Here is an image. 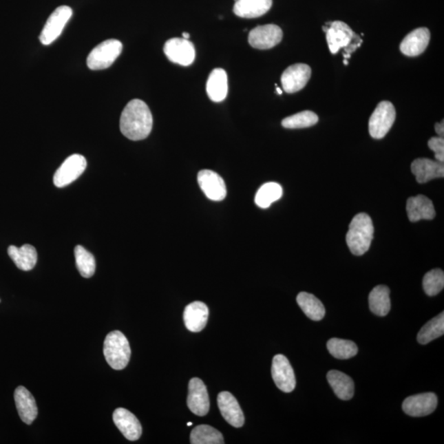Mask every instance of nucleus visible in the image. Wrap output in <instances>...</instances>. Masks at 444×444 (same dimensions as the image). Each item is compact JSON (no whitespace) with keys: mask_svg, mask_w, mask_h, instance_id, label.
I'll use <instances>...</instances> for the list:
<instances>
[{"mask_svg":"<svg viewBox=\"0 0 444 444\" xmlns=\"http://www.w3.org/2000/svg\"><path fill=\"white\" fill-rule=\"evenodd\" d=\"M154 118L147 105L135 99L127 104L120 117V131L127 138L133 141L142 140L148 137L152 129Z\"/></svg>","mask_w":444,"mask_h":444,"instance_id":"1","label":"nucleus"},{"mask_svg":"<svg viewBox=\"0 0 444 444\" xmlns=\"http://www.w3.org/2000/svg\"><path fill=\"white\" fill-rule=\"evenodd\" d=\"M374 228L370 215L359 213L355 215L346 234V244L354 255L361 256L370 247Z\"/></svg>","mask_w":444,"mask_h":444,"instance_id":"2","label":"nucleus"},{"mask_svg":"<svg viewBox=\"0 0 444 444\" xmlns=\"http://www.w3.org/2000/svg\"><path fill=\"white\" fill-rule=\"evenodd\" d=\"M104 355L108 365L116 370H124L131 357L129 342L120 331L109 332L104 341Z\"/></svg>","mask_w":444,"mask_h":444,"instance_id":"3","label":"nucleus"},{"mask_svg":"<svg viewBox=\"0 0 444 444\" xmlns=\"http://www.w3.org/2000/svg\"><path fill=\"white\" fill-rule=\"evenodd\" d=\"M123 45L120 41L111 39L101 42L92 50L87 65L92 70H101L111 67L120 56Z\"/></svg>","mask_w":444,"mask_h":444,"instance_id":"4","label":"nucleus"},{"mask_svg":"<svg viewBox=\"0 0 444 444\" xmlns=\"http://www.w3.org/2000/svg\"><path fill=\"white\" fill-rule=\"evenodd\" d=\"M396 120V109L390 101H381L376 107L369 121L372 138L381 139L391 129Z\"/></svg>","mask_w":444,"mask_h":444,"instance_id":"5","label":"nucleus"},{"mask_svg":"<svg viewBox=\"0 0 444 444\" xmlns=\"http://www.w3.org/2000/svg\"><path fill=\"white\" fill-rule=\"evenodd\" d=\"M87 160L83 156L74 154L67 158L54 176V184L58 188H65L78 179L85 171Z\"/></svg>","mask_w":444,"mask_h":444,"instance_id":"6","label":"nucleus"},{"mask_svg":"<svg viewBox=\"0 0 444 444\" xmlns=\"http://www.w3.org/2000/svg\"><path fill=\"white\" fill-rule=\"evenodd\" d=\"M73 15V10L69 6H61L54 10L49 17L40 35L42 44L48 45L61 36L65 25Z\"/></svg>","mask_w":444,"mask_h":444,"instance_id":"7","label":"nucleus"},{"mask_svg":"<svg viewBox=\"0 0 444 444\" xmlns=\"http://www.w3.org/2000/svg\"><path fill=\"white\" fill-rule=\"evenodd\" d=\"M323 29L326 32L328 47L332 54H337L341 48L348 47L357 36L348 24L341 21L330 23Z\"/></svg>","mask_w":444,"mask_h":444,"instance_id":"8","label":"nucleus"},{"mask_svg":"<svg viewBox=\"0 0 444 444\" xmlns=\"http://www.w3.org/2000/svg\"><path fill=\"white\" fill-rule=\"evenodd\" d=\"M164 52L171 62L182 66L192 65L196 54L192 42L184 38H172L167 41Z\"/></svg>","mask_w":444,"mask_h":444,"instance_id":"9","label":"nucleus"},{"mask_svg":"<svg viewBox=\"0 0 444 444\" xmlns=\"http://www.w3.org/2000/svg\"><path fill=\"white\" fill-rule=\"evenodd\" d=\"M282 37V30L277 25H264L251 30L249 35V43L255 49L268 50L280 43Z\"/></svg>","mask_w":444,"mask_h":444,"instance_id":"10","label":"nucleus"},{"mask_svg":"<svg viewBox=\"0 0 444 444\" xmlns=\"http://www.w3.org/2000/svg\"><path fill=\"white\" fill-rule=\"evenodd\" d=\"M272 376L275 384L284 392H291L296 385L295 372L285 355H275L273 359Z\"/></svg>","mask_w":444,"mask_h":444,"instance_id":"11","label":"nucleus"},{"mask_svg":"<svg viewBox=\"0 0 444 444\" xmlns=\"http://www.w3.org/2000/svg\"><path fill=\"white\" fill-rule=\"evenodd\" d=\"M311 77V67L306 63H295L284 71L282 75V87L286 93L297 92L304 87Z\"/></svg>","mask_w":444,"mask_h":444,"instance_id":"12","label":"nucleus"},{"mask_svg":"<svg viewBox=\"0 0 444 444\" xmlns=\"http://www.w3.org/2000/svg\"><path fill=\"white\" fill-rule=\"evenodd\" d=\"M437 405V396L433 392H426L408 397L403 401V409L410 416L421 417L433 413Z\"/></svg>","mask_w":444,"mask_h":444,"instance_id":"13","label":"nucleus"},{"mask_svg":"<svg viewBox=\"0 0 444 444\" xmlns=\"http://www.w3.org/2000/svg\"><path fill=\"white\" fill-rule=\"evenodd\" d=\"M187 403L190 411L198 416H204L209 413V395L204 383L200 379L190 380Z\"/></svg>","mask_w":444,"mask_h":444,"instance_id":"14","label":"nucleus"},{"mask_svg":"<svg viewBox=\"0 0 444 444\" xmlns=\"http://www.w3.org/2000/svg\"><path fill=\"white\" fill-rule=\"evenodd\" d=\"M198 182L202 191L211 201H222L226 197L225 181L218 173L202 170L198 175Z\"/></svg>","mask_w":444,"mask_h":444,"instance_id":"15","label":"nucleus"},{"mask_svg":"<svg viewBox=\"0 0 444 444\" xmlns=\"http://www.w3.org/2000/svg\"><path fill=\"white\" fill-rule=\"evenodd\" d=\"M113 421L117 428L130 441H136L141 437L142 425L138 418L125 408H117L113 414Z\"/></svg>","mask_w":444,"mask_h":444,"instance_id":"16","label":"nucleus"},{"mask_svg":"<svg viewBox=\"0 0 444 444\" xmlns=\"http://www.w3.org/2000/svg\"><path fill=\"white\" fill-rule=\"evenodd\" d=\"M220 411L225 420L235 428H240L244 424V416L235 397L229 392H220L218 397Z\"/></svg>","mask_w":444,"mask_h":444,"instance_id":"17","label":"nucleus"},{"mask_svg":"<svg viewBox=\"0 0 444 444\" xmlns=\"http://www.w3.org/2000/svg\"><path fill=\"white\" fill-rule=\"evenodd\" d=\"M430 40V32L428 28H421L414 30L401 41V52L405 56L410 57L420 56L429 45Z\"/></svg>","mask_w":444,"mask_h":444,"instance_id":"18","label":"nucleus"},{"mask_svg":"<svg viewBox=\"0 0 444 444\" xmlns=\"http://www.w3.org/2000/svg\"><path fill=\"white\" fill-rule=\"evenodd\" d=\"M14 400L21 420L25 424L32 425L38 414L36 400L32 393L26 388L19 386L15 389Z\"/></svg>","mask_w":444,"mask_h":444,"instance_id":"19","label":"nucleus"},{"mask_svg":"<svg viewBox=\"0 0 444 444\" xmlns=\"http://www.w3.org/2000/svg\"><path fill=\"white\" fill-rule=\"evenodd\" d=\"M412 171L418 183L425 184L431 180L443 178L444 166L443 162L437 160L419 158L412 162Z\"/></svg>","mask_w":444,"mask_h":444,"instance_id":"20","label":"nucleus"},{"mask_svg":"<svg viewBox=\"0 0 444 444\" xmlns=\"http://www.w3.org/2000/svg\"><path fill=\"white\" fill-rule=\"evenodd\" d=\"M209 316V310L204 303L195 302L189 304L184 312L186 328L193 332L202 331L206 327Z\"/></svg>","mask_w":444,"mask_h":444,"instance_id":"21","label":"nucleus"},{"mask_svg":"<svg viewBox=\"0 0 444 444\" xmlns=\"http://www.w3.org/2000/svg\"><path fill=\"white\" fill-rule=\"evenodd\" d=\"M408 218L412 222L421 220H432L435 210L432 201L424 195L410 198L407 204Z\"/></svg>","mask_w":444,"mask_h":444,"instance_id":"22","label":"nucleus"},{"mask_svg":"<svg viewBox=\"0 0 444 444\" xmlns=\"http://www.w3.org/2000/svg\"><path fill=\"white\" fill-rule=\"evenodd\" d=\"M273 0H238L234 6L235 14L243 19H255L270 10Z\"/></svg>","mask_w":444,"mask_h":444,"instance_id":"23","label":"nucleus"},{"mask_svg":"<svg viewBox=\"0 0 444 444\" xmlns=\"http://www.w3.org/2000/svg\"><path fill=\"white\" fill-rule=\"evenodd\" d=\"M207 92L214 103H221L225 100L228 92V79L225 70L215 69L211 71L207 83Z\"/></svg>","mask_w":444,"mask_h":444,"instance_id":"24","label":"nucleus"},{"mask_svg":"<svg viewBox=\"0 0 444 444\" xmlns=\"http://www.w3.org/2000/svg\"><path fill=\"white\" fill-rule=\"evenodd\" d=\"M8 253L20 270H32L37 263L36 249L31 244H24L20 248L11 245L8 249Z\"/></svg>","mask_w":444,"mask_h":444,"instance_id":"25","label":"nucleus"},{"mask_svg":"<svg viewBox=\"0 0 444 444\" xmlns=\"http://www.w3.org/2000/svg\"><path fill=\"white\" fill-rule=\"evenodd\" d=\"M327 379L338 399L343 401L352 399L355 385L352 379L348 375L338 370H331L328 372Z\"/></svg>","mask_w":444,"mask_h":444,"instance_id":"26","label":"nucleus"},{"mask_svg":"<svg viewBox=\"0 0 444 444\" xmlns=\"http://www.w3.org/2000/svg\"><path fill=\"white\" fill-rule=\"evenodd\" d=\"M390 290L388 287L380 285L372 290L369 296V304L370 310L374 315L384 317L386 316L391 308Z\"/></svg>","mask_w":444,"mask_h":444,"instance_id":"27","label":"nucleus"},{"mask_svg":"<svg viewBox=\"0 0 444 444\" xmlns=\"http://www.w3.org/2000/svg\"><path fill=\"white\" fill-rule=\"evenodd\" d=\"M296 302L308 319L320 321L324 318L325 308L324 304L314 295L300 293L296 298Z\"/></svg>","mask_w":444,"mask_h":444,"instance_id":"28","label":"nucleus"},{"mask_svg":"<svg viewBox=\"0 0 444 444\" xmlns=\"http://www.w3.org/2000/svg\"><path fill=\"white\" fill-rule=\"evenodd\" d=\"M444 333V313L429 321L423 327L417 335L419 343L426 345L437 338L441 337Z\"/></svg>","mask_w":444,"mask_h":444,"instance_id":"29","label":"nucleus"},{"mask_svg":"<svg viewBox=\"0 0 444 444\" xmlns=\"http://www.w3.org/2000/svg\"><path fill=\"white\" fill-rule=\"evenodd\" d=\"M192 444H223L222 434L213 427L202 425L195 427L190 434Z\"/></svg>","mask_w":444,"mask_h":444,"instance_id":"30","label":"nucleus"},{"mask_svg":"<svg viewBox=\"0 0 444 444\" xmlns=\"http://www.w3.org/2000/svg\"><path fill=\"white\" fill-rule=\"evenodd\" d=\"M282 186L275 182L266 183L259 189L255 196V204L260 209H268L282 196Z\"/></svg>","mask_w":444,"mask_h":444,"instance_id":"31","label":"nucleus"},{"mask_svg":"<svg viewBox=\"0 0 444 444\" xmlns=\"http://www.w3.org/2000/svg\"><path fill=\"white\" fill-rule=\"evenodd\" d=\"M76 265L81 276L90 278L96 272V260L92 253L82 245H77L74 249Z\"/></svg>","mask_w":444,"mask_h":444,"instance_id":"32","label":"nucleus"},{"mask_svg":"<svg viewBox=\"0 0 444 444\" xmlns=\"http://www.w3.org/2000/svg\"><path fill=\"white\" fill-rule=\"evenodd\" d=\"M328 350L333 357L348 359L357 355V346L352 341L332 338L328 341Z\"/></svg>","mask_w":444,"mask_h":444,"instance_id":"33","label":"nucleus"},{"mask_svg":"<svg viewBox=\"0 0 444 444\" xmlns=\"http://www.w3.org/2000/svg\"><path fill=\"white\" fill-rule=\"evenodd\" d=\"M319 122V117L315 113L306 111L286 117L282 125L286 129H304L314 126Z\"/></svg>","mask_w":444,"mask_h":444,"instance_id":"34","label":"nucleus"},{"mask_svg":"<svg viewBox=\"0 0 444 444\" xmlns=\"http://www.w3.org/2000/svg\"><path fill=\"white\" fill-rule=\"evenodd\" d=\"M423 287L429 296L441 293L444 287V273L441 269H434L425 274L423 279Z\"/></svg>","mask_w":444,"mask_h":444,"instance_id":"35","label":"nucleus"},{"mask_svg":"<svg viewBox=\"0 0 444 444\" xmlns=\"http://www.w3.org/2000/svg\"><path fill=\"white\" fill-rule=\"evenodd\" d=\"M428 146L434 152L437 162H444V139L443 137H434L430 139Z\"/></svg>","mask_w":444,"mask_h":444,"instance_id":"36","label":"nucleus"},{"mask_svg":"<svg viewBox=\"0 0 444 444\" xmlns=\"http://www.w3.org/2000/svg\"><path fill=\"white\" fill-rule=\"evenodd\" d=\"M435 131H436V133L439 135V137L443 138V134H444L443 121L442 123H437V124L435 125Z\"/></svg>","mask_w":444,"mask_h":444,"instance_id":"37","label":"nucleus"},{"mask_svg":"<svg viewBox=\"0 0 444 444\" xmlns=\"http://www.w3.org/2000/svg\"><path fill=\"white\" fill-rule=\"evenodd\" d=\"M189 37H190V35L189 33H186V32L183 33L184 39L188 40Z\"/></svg>","mask_w":444,"mask_h":444,"instance_id":"38","label":"nucleus"},{"mask_svg":"<svg viewBox=\"0 0 444 444\" xmlns=\"http://www.w3.org/2000/svg\"><path fill=\"white\" fill-rule=\"evenodd\" d=\"M277 92L278 93V94H279V95H282V89H281L280 87H277Z\"/></svg>","mask_w":444,"mask_h":444,"instance_id":"39","label":"nucleus"},{"mask_svg":"<svg viewBox=\"0 0 444 444\" xmlns=\"http://www.w3.org/2000/svg\"><path fill=\"white\" fill-rule=\"evenodd\" d=\"M344 63H345V65H348V61H346V59H345V61H344Z\"/></svg>","mask_w":444,"mask_h":444,"instance_id":"40","label":"nucleus"},{"mask_svg":"<svg viewBox=\"0 0 444 444\" xmlns=\"http://www.w3.org/2000/svg\"><path fill=\"white\" fill-rule=\"evenodd\" d=\"M192 425H193L192 422H189L187 424L188 426H191Z\"/></svg>","mask_w":444,"mask_h":444,"instance_id":"41","label":"nucleus"},{"mask_svg":"<svg viewBox=\"0 0 444 444\" xmlns=\"http://www.w3.org/2000/svg\"><path fill=\"white\" fill-rule=\"evenodd\" d=\"M0 302H1V299H0Z\"/></svg>","mask_w":444,"mask_h":444,"instance_id":"42","label":"nucleus"}]
</instances>
